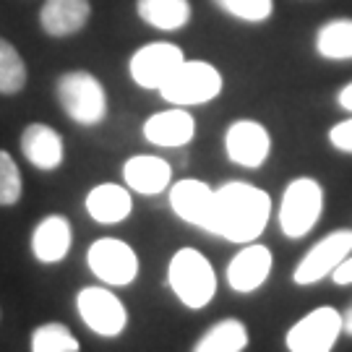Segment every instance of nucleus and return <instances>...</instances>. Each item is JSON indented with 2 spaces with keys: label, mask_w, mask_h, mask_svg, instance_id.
Here are the masks:
<instances>
[{
  "label": "nucleus",
  "mask_w": 352,
  "mask_h": 352,
  "mask_svg": "<svg viewBox=\"0 0 352 352\" xmlns=\"http://www.w3.org/2000/svg\"><path fill=\"white\" fill-rule=\"evenodd\" d=\"M167 282H170V289L177 295V300L183 302V305H188V308H193V311L209 305L214 292H217L214 266L196 248H180L170 258Z\"/></svg>",
  "instance_id": "obj_2"
},
{
  "label": "nucleus",
  "mask_w": 352,
  "mask_h": 352,
  "mask_svg": "<svg viewBox=\"0 0 352 352\" xmlns=\"http://www.w3.org/2000/svg\"><path fill=\"white\" fill-rule=\"evenodd\" d=\"M272 199L251 183L232 180L214 190V212L209 232L230 243H253L269 225Z\"/></svg>",
  "instance_id": "obj_1"
},
{
  "label": "nucleus",
  "mask_w": 352,
  "mask_h": 352,
  "mask_svg": "<svg viewBox=\"0 0 352 352\" xmlns=\"http://www.w3.org/2000/svg\"><path fill=\"white\" fill-rule=\"evenodd\" d=\"M342 318H344V334H350L352 337V302H350V308L342 314Z\"/></svg>",
  "instance_id": "obj_30"
},
{
  "label": "nucleus",
  "mask_w": 352,
  "mask_h": 352,
  "mask_svg": "<svg viewBox=\"0 0 352 352\" xmlns=\"http://www.w3.org/2000/svg\"><path fill=\"white\" fill-rule=\"evenodd\" d=\"M331 279H334L337 285H352V253L342 261L340 266H337V269H334Z\"/></svg>",
  "instance_id": "obj_28"
},
{
  "label": "nucleus",
  "mask_w": 352,
  "mask_h": 352,
  "mask_svg": "<svg viewBox=\"0 0 352 352\" xmlns=\"http://www.w3.org/2000/svg\"><path fill=\"white\" fill-rule=\"evenodd\" d=\"M352 253V230H334L316 243L311 251L300 258V264L295 266L292 279L295 285H316L321 279L334 274V269Z\"/></svg>",
  "instance_id": "obj_7"
},
{
  "label": "nucleus",
  "mask_w": 352,
  "mask_h": 352,
  "mask_svg": "<svg viewBox=\"0 0 352 352\" xmlns=\"http://www.w3.org/2000/svg\"><path fill=\"white\" fill-rule=\"evenodd\" d=\"M337 104H340L344 113H352V84H347V87L337 94Z\"/></svg>",
  "instance_id": "obj_29"
},
{
  "label": "nucleus",
  "mask_w": 352,
  "mask_h": 352,
  "mask_svg": "<svg viewBox=\"0 0 352 352\" xmlns=\"http://www.w3.org/2000/svg\"><path fill=\"white\" fill-rule=\"evenodd\" d=\"M344 331V318L337 308L321 305L311 314H305L287 331L285 344L289 352H329Z\"/></svg>",
  "instance_id": "obj_6"
},
{
  "label": "nucleus",
  "mask_w": 352,
  "mask_h": 352,
  "mask_svg": "<svg viewBox=\"0 0 352 352\" xmlns=\"http://www.w3.org/2000/svg\"><path fill=\"white\" fill-rule=\"evenodd\" d=\"M89 0H45L39 11V24L50 37H71L89 24Z\"/></svg>",
  "instance_id": "obj_16"
},
{
  "label": "nucleus",
  "mask_w": 352,
  "mask_h": 352,
  "mask_svg": "<svg viewBox=\"0 0 352 352\" xmlns=\"http://www.w3.org/2000/svg\"><path fill=\"white\" fill-rule=\"evenodd\" d=\"M170 206L173 212L188 222L209 232L212 225V212H214V190L204 183V180H180L170 188Z\"/></svg>",
  "instance_id": "obj_13"
},
{
  "label": "nucleus",
  "mask_w": 352,
  "mask_h": 352,
  "mask_svg": "<svg viewBox=\"0 0 352 352\" xmlns=\"http://www.w3.org/2000/svg\"><path fill=\"white\" fill-rule=\"evenodd\" d=\"M316 52L327 60H352V19H334L321 26Z\"/></svg>",
  "instance_id": "obj_22"
},
{
  "label": "nucleus",
  "mask_w": 352,
  "mask_h": 352,
  "mask_svg": "<svg viewBox=\"0 0 352 352\" xmlns=\"http://www.w3.org/2000/svg\"><path fill=\"white\" fill-rule=\"evenodd\" d=\"M89 269L94 272V277L115 285V287H126L139 274V256L136 251L118 238H102L91 243L87 253Z\"/></svg>",
  "instance_id": "obj_8"
},
{
  "label": "nucleus",
  "mask_w": 352,
  "mask_h": 352,
  "mask_svg": "<svg viewBox=\"0 0 352 352\" xmlns=\"http://www.w3.org/2000/svg\"><path fill=\"white\" fill-rule=\"evenodd\" d=\"M324 212V188L314 177H295L282 193L279 204V227L287 238H305L321 219Z\"/></svg>",
  "instance_id": "obj_4"
},
{
  "label": "nucleus",
  "mask_w": 352,
  "mask_h": 352,
  "mask_svg": "<svg viewBox=\"0 0 352 352\" xmlns=\"http://www.w3.org/2000/svg\"><path fill=\"white\" fill-rule=\"evenodd\" d=\"M219 91H222V74L212 63H204V60H186L160 89L164 100L177 107L206 104L217 100Z\"/></svg>",
  "instance_id": "obj_5"
},
{
  "label": "nucleus",
  "mask_w": 352,
  "mask_h": 352,
  "mask_svg": "<svg viewBox=\"0 0 352 352\" xmlns=\"http://www.w3.org/2000/svg\"><path fill=\"white\" fill-rule=\"evenodd\" d=\"M272 266H274V258L266 245L245 243V248L227 264V285L240 295H248L269 279Z\"/></svg>",
  "instance_id": "obj_12"
},
{
  "label": "nucleus",
  "mask_w": 352,
  "mask_h": 352,
  "mask_svg": "<svg viewBox=\"0 0 352 352\" xmlns=\"http://www.w3.org/2000/svg\"><path fill=\"white\" fill-rule=\"evenodd\" d=\"M144 136L154 146H167V149H177L186 146L196 136V120L193 115L186 113V107H170L164 113H154L144 123Z\"/></svg>",
  "instance_id": "obj_14"
},
{
  "label": "nucleus",
  "mask_w": 352,
  "mask_h": 352,
  "mask_svg": "<svg viewBox=\"0 0 352 352\" xmlns=\"http://www.w3.org/2000/svg\"><path fill=\"white\" fill-rule=\"evenodd\" d=\"M123 177L131 190H136L141 196H157L170 186L173 167L164 162L162 157L139 154L123 164Z\"/></svg>",
  "instance_id": "obj_18"
},
{
  "label": "nucleus",
  "mask_w": 352,
  "mask_h": 352,
  "mask_svg": "<svg viewBox=\"0 0 352 352\" xmlns=\"http://www.w3.org/2000/svg\"><path fill=\"white\" fill-rule=\"evenodd\" d=\"M32 350L34 352H76L78 350V340L71 334V329L65 324L50 321L34 329L32 334Z\"/></svg>",
  "instance_id": "obj_24"
},
{
  "label": "nucleus",
  "mask_w": 352,
  "mask_h": 352,
  "mask_svg": "<svg viewBox=\"0 0 352 352\" xmlns=\"http://www.w3.org/2000/svg\"><path fill=\"white\" fill-rule=\"evenodd\" d=\"M58 102L78 126H100L107 115V91L89 71H68L58 78Z\"/></svg>",
  "instance_id": "obj_3"
},
{
  "label": "nucleus",
  "mask_w": 352,
  "mask_h": 352,
  "mask_svg": "<svg viewBox=\"0 0 352 352\" xmlns=\"http://www.w3.org/2000/svg\"><path fill=\"white\" fill-rule=\"evenodd\" d=\"M133 209V199L128 188L118 183H102L97 188L89 190L87 196V212L94 222L102 225H118L123 222Z\"/></svg>",
  "instance_id": "obj_19"
},
{
  "label": "nucleus",
  "mask_w": 352,
  "mask_h": 352,
  "mask_svg": "<svg viewBox=\"0 0 352 352\" xmlns=\"http://www.w3.org/2000/svg\"><path fill=\"white\" fill-rule=\"evenodd\" d=\"M329 144L337 151L352 154V118L342 120L337 126H331V131H329Z\"/></svg>",
  "instance_id": "obj_27"
},
{
  "label": "nucleus",
  "mask_w": 352,
  "mask_h": 352,
  "mask_svg": "<svg viewBox=\"0 0 352 352\" xmlns=\"http://www.w3.org/2000/svg\"><path fill=\"white\" fill-rule=\"evenodd\" d=\"M21 173H19V164L13 162V157L8 151L0 149V206H13L21 199Z\"/></svg>",
  "instance_id": "obj_26"
},
{
  "label": "nucleus",
  "mask_w": 352,
  "mask_h": 352,
  "mask_svg": "<svg viewBox=\"0 0 352 352\" xmlns=\"http://www.w3.org/2000/svg\"><path fill=\"white\" fill-rule=\"evenodd\" d=\"M71 240H74L71 222L60 214H50L34 227L32 251H34L37 261H42V264H58L71 251Z\"/></svg>",
  "instance_id": "obj_17"
},
{
  "label": "nucleus",
  "mask_w": 352,
  "mask_h": 352,
  "mask_svg": "<svg viewBox=\"0 0 352 352\" xmlns=\"http://www.w3.org/2000/svg\"><path fill=\"white\" fill-rule=\"evenodd\" d=\"M248 347V329L238 318L217 321L201 340L193 344L196 352H240Z\"/></svg>",
  "instance_id": "obj_21"
},
{
  "label": "nucleus",
  "mask_w": 352,
  "mask_h": 352,
  "mask_svg": "<svg viewBox=\"0 0 352 352\" xmlns=\"http://www.w3.org/2000/svg\"><path fill=\"white\" fill-rule=\"evenodd\" d=\"M217 8L248 24H261L274 13V0H214Z\"/></svg>",
  "instance_id": "obj_25"
},
{
  "label": "nucleus",
  "mask_w": 352,
  "mask_h": 352,
  "mask_svg": "<svg viewBox=\"0 0 352 352\" xmlns=\"http://www.w3.org/2000/svg\"><path fill=\"white\" fill-rule=\"evenodd\" d=\"M186 63V55L177 45L170 42H151L146 47H139L131 58V78L144 89H160L167 84V78Z\"/></svg>",
  "instance_id": "obj_10"
},
{
  "label": "nucleus",
  "mask_w": 352,
  "mask_h": 352,
  "mask_svg": "<svg viewBox=\"0 0 352 352\" xmlns=\"http://www.w3.org/2000/svg\"><path fill=\"white\" fill-rule=\"evenodd\" d=\"M26 87V63L8 39L0 37V94H19Z\"/></svg>",
  "instance_id": "obj_23"
},
{
  "label": "nucleus",
  "mask_w": 352,
  "mask_h": 352,
  "mask_svg": "<svg viewBox=\"0 0 352 352\" xmlns=\"http://www.w3.org/2000/svg\"><path fill=\"white\" fill-rule=\"evenodd\" d=\"M136 11L141 21L160 32H177L190 21L188 0H136Z\"/></svg>",
  "instance_id": "obj_20"
},
{
  "label": "nucleus",
  "mask_w": 352,
  "mask_h": 352,
  "mask_svg": "<svg viewBox=\"0 0 352 352\" xmlns=\"http://www.w3.org/2000/svg\"><path fill=\"white\" fill-rule=\"evenodd\" d=\"M21 151L37 170L52 173V170H58L63 164L65 144L63 136L55 128L45 126V123H32L21 133Z\"/></svg>",
  "instance_id": "obj_15"
},
{
  "label": "nucleus",
  "mask_w": 352,
  "mask_h": 352,
  "mask_svg": "<svg viewBox=\"0 0 352 352\" xmlns=\"http://www.w3.org/2000/svg\"><path fill=\"white\" fill-rule=\"evenodd\" d=\"M76 308L94 334L100 337H118L128 324V311L123 300H118L110 289L84 287L76 298Z\"/></svg>",
  "instance_id": "obj_9"
},
{
  "label": "nucleus",
  "mask_w": 352,
  "mask_h": 352,
  "mask_svg": "<svg viewBox=\"0 0 352 352\" xmlns=\"http://www.w3.org/2000/svg\"><path fill=\"white\" fill-rule=\"evenodd\" d=\"M225 151L230 162L245 170H258L272 151V136L256 120H235L225 133Z\"/></svg>",
  "instance_id": "obj_11"
}]
</instances>
